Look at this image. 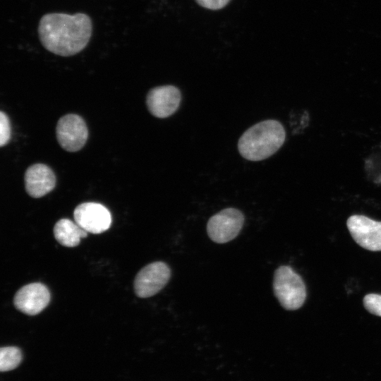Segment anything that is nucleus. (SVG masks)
I'll list each match as a JSON object with an SVG mask.
<instances>
[{"mask_svg":"<svg viewBox=\"0 0 381 381\" xmlns=\"http://www.w3.org/2000/svg\"><path fill=\"white\" fill-rule=\"evenodd\" d=\"M26 192L32 198H41L52 191L56 185L53 171L44 164H35L28 167L25 173Z\"/></svg>","mask_w":381,"mask_h":381,"instance_id":"nucleus-11","label":"nucleus"},{"mask_svg":"<svg viewBox=\"0 0 381 381\" xmlns=\"http://www.w3.org/2000/svg\"><path fill=\"white\" fill-rule=\"evenodd\" d=\"M92 23L84 13L69 15L49 13L42 16L38 35L42 46L61 56L75 55L84 49L90 40Z\"/></svg>","mask_w":381,"mask_h":381,"instance_id":"nucleus-1","label":"nucleus"},{"mask_svg":"<svg viewBox=\"0 0 381 381\" xmlns=\"http://www.w3.org/2000/svg\"><path fill=\"white\" fill-rule=\"evenodd\" d=\"M23 355L17 346H4L0 349V370L6 372L15 369L21 362Z\"/></svg>","mask_w":381,"mask_h":381,"instance_id":"nucleus-13","label":"nucleus"},{"mask_svg":"<svg viewBox=\"0 0 381 381\" xmlns=\"http://www.w3.org/2000/svg\"><path fill=\"white\" fill-rule=\"evenodd\" d=\"M171 277V270L167 264L156 261L145 265L136 274L134 291L140 298L151 297L160 291Z\"/></svg>","mask_w":381,"mask_h":381,"instance_id":"nucleus-5","label":"nucleus"},{"mask_svg":"<svg viewBox=\"0 0 381 381\" xmlns=\"http://www.w3.org/2000/svg\"><path fill=\"white\" fill-rule=\"evenodd\" d=\"M347 228L361 247L371 251L381 250V222L363 215H352L347 219Z\"/></svg>","mask_w":381,"mask_h":381,"instance_id":"nucleus-7","label":"nucleus"},{"mask_svg":"<svg viewBox=\"0 0 381 381\" xmlns=\"http://www.w3.org/2000/svg\"><path fill=\"white\" fill-rule=\"evenodd\" d=\"M200 6L212 9L217 10L224 7L230 0H195Z\"/></svg>","mask_w":381,"mask_h":381,"instance_id":"nucleus-16","label":"nucleus"},{"mask_svg":"<svg viewBox=\"0 0 381 381\" xmlns=\"http://www.w3.org/2000/svg\"><path fill=\"white\" fill-rule=\"evenodd\" d=\"M286 132L274 119L260 121L247 129L238 142L240 155L249 161H261L274 155L284 144Z\"/></svg>","mask_w":381,"mask_h":381,"instance_id":"nucleus-2","label":"nucleus"},{"mask_svg":"<svg viewBox=\"0 0 381 381\" xmlns=\"http://www.w3.org/2000/svg\"><path fill=\"white\" fill-rule=\"evenodd\" d=\"M50 292L42 283H31L21 287L15 294L13 304L19 311L29 315L42 312L49 304Z\"/></svg>","mask_w":381,"mask_h":381,"instance_id":"nucleus-10","label":"nucleus"},{"mask_svg":"<svg viewBox=\"0 0 381 381\" xmlns=\"http://www.w3.org/2000/svg\"><path fill=\"white\" fill-rule=\"evenodd\" d=\"M11 134V123L8 116L3 111L0 112V146L6 145Z\"/></svg>","mask_w":381,"mask_h":381,"instance_id":"nucleus-15","label":"nucleus"},{"mask_svg":"<svg viewBox=\"0 0 381 381\" xmlns=\"http://www.w3.org/2000/svg\"><path fill=\"white\" fill-rule=\"evenodd\" d=\"M365 308L371 314L381 317V295L369 294L363 300Z\"/></svg>","mask_w":381,"mask_h":381,"instance_id":"nucleus-14","label":"nucleus"},{"mask_svg":"<svg viewBox=\"0 0 381 381\" xmlns=\"http://www.w3.org/2000/svg\"><path fill=\"white\" fill-rule=\"evenodd\" d=\"M273 290L281 306L288 310L300 308L306 298V286L302 278L287 265H282L275 270Z\"/></svg>","mask_w":381,"mask_h":381,"instance_id":"nucleus-3","label":"nucleus"},{"mask_svg":"<svg viewBox=\"0 0 381 381\" xmlns=\"http://www.w3.org/2000/svg\"><path fill=\"white\" fill-rule=\"evenodd\" d=\"M75 222L87 233L101 234L107 231L111 224L109 210L103 205L87 202L78 205L74 210Z\"/></svg>","mask_w":381,"mask_h":381,"instance_id":"nucleus-8","label":"nucleus"},{"mask_svg":"<svg viewBox=\"0 0 381 381\" xmlns=\"http://www.w3.org/2000/svg\"><path fill=\"white\" fill-rule=\"evenodd\" d=\"M181 93L176 86L162 85L151 89L147 95L146 104L150 114L159 119L167 118L179 109Z\"/></svg>","mask_w":381,"mask_h":381,"instance_id":"nucleus-9","label":"nucleus"},{"mask_svg":"<svg viewBox=\"0 0 381 381\" xmlns=\"http://www.w3.org/2000/svg\"><path fill=\"white\" fill-rule=\"evenodd\" d=\"M243 212L233 207L225 208L212 215L207 224L210 238L217 243H225L234 239L244 224Z\"/></svg>","mask_w":381,"mask_h":381,"instance_id":"nucleus-4","label":"nucleus"},{"mask_svg":"<svg viewBox=\"0 0 381 381\" xmlns=\"http://www.w3.org/2000/svg\"><path fill=\"white\" fill-rule=\"evenodd\" d=\"M54 235L56 240L66 247L77 246L80 239L85 238L87 232L75 222L61 219L54 225Z\"/></svg>","mask_w":381,"mask_h":381,"instance_id":"nucleus-12","label":"nucleus"},{"mask_svg":"<svg viewBox=\"0 0 381 381\" xmlns=\"http://www.w3.org/2000/svg\"><path fill=\"white\" fill-rule=\"evenodd\" d=\"M56 133L61 147L68 152H76L85 145L88 130L83 119L74 114H68L60 118Z\"/></svg>","mask_w":381,"mask_h":381,"instance_id":"nucleus-6","label":"nucleus"}]
</instances>
